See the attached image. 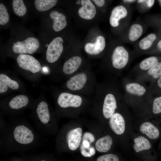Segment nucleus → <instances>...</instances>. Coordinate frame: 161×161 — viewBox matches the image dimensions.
<instances>
[{"label": "nucleus", "mask_w": 161, "mask_h": 161, "mask_svg": "<svg viewBox=\"0 0 161 161\" xmlns=\"http://www.w3.org/2000/svg\"><path fill=\"white\" fill-rule=\"evenodd\" d=\"M49 15L53 21L52 27L55 31L59 32L66 27L67 21L66 17L64 14L53 11L50 13Z\"/></svg>", "instance_id": "19"}, {"label": "nucleus", "mask_w": 161, "mask_h": 161, "mask_svg": "<svg viewBox=\"0 0 161 161\" xmlns=\"http://www.w3.org/2000/svg\"><path fill=\"white\" fill-rule=\"evenodd\" d=\"M108 55V65L105 71L107 77L116 78L126 69L136 57L131 50L119 41Z\"/></svg>", "instance_id": "1"}, {"label": "nucleus", "mask_w": 161, "mask_h": 161, "mask_svg": "<svg viewBox=\"0 0 161 161\" xmlns=\"http://www.w3.org/2000/svg\"><path fill=\"white\" fill-rule=\"evenodd\" d=\"M159 3L160 6L161 7V0H159L157 1Z\"/></svg>", "instance_id": "39"}, {"label": "nucleus", "mask_w": 161, "mask_h": 161, "mask_svg": "<svg viewBox=\"0 0 161 161\" xmlns=\"http://www.w3.org/2000/svg\"><path fill=\"white\" fill-rule=\"evenodd\" d=\"M29 100L27 96L19 95L13 97L9 102V106L12 109H18L27 106Z\"/></svg>", "instance_id": "24"}, {"label": "nucleus", "mask_w": 161, "mask_h": 161, "mask_svg": "<svg viewBox=\"0 0 161 161\" xmlns=\"http://www.w3.org/2000/svg\"><path fill=\"white\" fill-rule=\"evenodd\" d=\"M161 76V62L159 61L145 72L134 77V79L145 83L152 81Z\"/></svg>", "instance_id": "14"}, {"label": "nucleus", "mask_w": 161, "mask_h": 161, "mask_svg": "<svg viewBox=\"0 0 161 161\" xmlns=\"http://www.w3.org/2000/svg\"><path fill=\"white\" fill-rule=\"evenodd\" d=\"M0 81L13 89H17L19 87L18 84L17 82L11 79L8 76L4 74H0Z\"/></svg>", "instance_id": "28"}, {"label": "nucleus", "mask_w": 161, "mask_h": 161, "mask_svg": "<svg viewBox=\"0 0 161 161\" xmlns=\"http://www.w3.org/2000/svg\"><path fill=\"white\" fill-rule=\"evenodd\" d=\"M112 143V138L109 135H106L97 141L95 144V148L100 152H106L111 148Z\"/></svg>", "instance_id": "22"}, {"label": "nucleus", "mask_w": 161, "mask_h": 161, "mask_svg": "<svg viewBox=\"0 0 161 161\" xmlns=\"http://www.w3.org/2000/svg\"><path fill=\"white\" fill-rule=\"evenodd\" d=\"M40 46L38 39L34 37H29L22 41H18L14 44L12 50L15 53L20 54H32Z\"/></svg>", "instance_id": "8"}, {"label": "nucleus", "mask_w": 161, "mask_h": 161, "mask_svg": "<svg viewBox=\"0 0 161 161\" xmlns=\"http://www.w3.org/2000/svg\"><path fill=\"white\" fill-rule=\"evenodd\" d=\"M137 0H123L121 1V4H123L130 5L136 3Z\"/></svg>", "instance_id": "35"}, {"label": "nucleus", "mask_w": 161, "mask_h": 161, "mask_svg": "<svg viewBox=\"0 0 161 161\" xmlns=\"http://www.w3.org/2000/svg\"><path fill=\"white\" fill-rule=\"evenodd\" d=\"M105 38L102 35L98 36L94 43H88L84 47L86 52L91 55H98L105 49L106 46Z\"/></svg>", "instance_id": "15"}, {"label": "nucleus", "mask_w": 161, "mask_h": 161, "mask_svg": "<svg viewBox=\"0 0 161 161\" xmlns=\"http://www.w3.org/2000/svg\"><path fill=\"white\" fill-rule=\"evenodd\" d=\"M44 161V160H42V161Z\"/></svg>", "instance_id": "40"}, {"label": "nucleus", "mask_w": 161, "mask_h": 161, "mask_svg": "<svg viewBox=\"0 0 161 161\" xmlns=\"http://www.w3.org/2000/svg\"><path fill=\"white\" fill-rule=\"evenodd\" d=\"M13 135L16 140L23 144H27L31 143L34 136L31 131L23 125L16 126L14 129Z\"/></svg>", "instance_id": "12"}, {"label": "nucleus", "mask_w": 161, "mask_h": 161, "mask_svg": "<svg viewBox=\"0 0 161 161\" xmlns=\"http://www.w3.org/2000/svg\"><path fill=\"white\" fill-rule=\"evenodd\" d=\"M148 26L141 19L131 22L119 35V41L124 44H134L146 31Z\"/></svg>", "instance_id": "5"}, {"label": "nucleus", "mask_w": 161, "mask_h": 161, "mask_svg": "<svg viewBox=\"0 0 161 161\" xmlns=\"http://www.w3.org/2000/svg\"><path fill=\"white\" fill-rule=\"evenodd\" d=\"M91 143L89 141L86 140H82L81 144L86 148H89L90 147Z\"/></svg>", "instance_id": "37"}, {"label": "nucleus", "mask_w": 161, "mask_h": 161, "mask_svg": "<svg viewBox=\"0 0 161 161\" xmlns=\"http://www.w3.org/2000/svg\"><path fill=\"white\" fill-rule=\"evenodd\" d=\"M157 35L151 33L146 35L133 44V51L136 57L145 54L154 46L158 39Z\"/></svg>", "instance_id": "7"}, {"label": "nucleus", "mask_w": 161, "mask_h": 161, "mask_svg": "<svg viewBox=\"0 0 161 161\" xmlns=\"http://www.w3.org/2000/svg\"><path fill=\"white\" fill-rule=\"evenodd\" d=\"M36 112L39 120L43 123L47 124L49 122L50 115L47 104L45 102L42 101L38 104Z\"/></svg>", "instance_id": "21"}, {"label": "nucleus", "mask_w": 161, "mask_h": 161, "mask_svg": "<svg viewBox=\"0 0 161 161\" xmlns=\"http://www.w3.org/2000/svg\"><path fill=\"white\" fill-rule=\"evenodd\" d=\"M16 60L20 67L33 73L38 72L41 69V66L39 61L31 55L20 54L17 57Z\"/></svg>", "instance_id": "10"}, {"label": "nucleus", "mask_w": 161, "mask_h": 161, "mask_svg": "<svg viewBox=\"0 0 161 161\" xmlns=\"http://www.w3.org/2000/svg\"><path fill=\"white\" fill-rule=\"evenodd\" d=\"M95 139L94 135L92 133L89 132L84 133L82 138V140L88 141L91 143L94 141Z\"/></svg>", "instance_id": "33"}, {"label": "nucleus", "mask_w": 161, "mask_h": 161, "mask_svg": "<svg viewBox=\"0 0 161 161\" xmlns=\"http://www.w3.org/2000/svg\"><path fill=\"white\" fill-rule=\"evenodd\" d=\"M88 97L81 95L70 92H63L59 95L57 103L62 108H78L81 106L83 101Z\"/></svg>", "instance_id": "6"}, {"label": "nucleus", "mask_w": 161, "mask_h": 161, "mask_svg": "<svg viewBox=\"0 0 161 161\" xmlns=\"http://www.w3.org/2000/svg\"><path fill=\"white\" fill-rule=\"evenodd\" d=\"M154 0H137L136 7L138 11L143 14L147 12L154 5Z\"/></svg>", "instance_id": "26"}, {"label": "nucleus", "mask_w": 161, "mask_h": 161, "mask_svg": "<svg viewBox=\"0 0 161 161\" xmlns=\"http://www.w3.org/2000/svg\"><path fill=\"white\" fill-rule=\"evenodd\" d=\"M8 89L7 86L2 82L0 81V93L5 92Z\"/></svg>", "instance_id": "34"}, {"label": "nucleus", "mask_w": 161, "mask_h": 161, "mask_svg": "<svg viewBox=\"0 0 161 161\" xmlns=\"http://www.w3.org/2000/svg\"><path fill=\"white\" fill-rule=\"evenodd\" d=\"M157 80V85L161 89V76Z\"/></svg>", "instance_id": "38"}, {"label": "nucleus", "mask_w": 161, "mask_h": 161, "mask_svg": "<svg viewBox=\"0 0 161 161\" xmlns=\"http://www.w3.org/2000/svg\"><path fill=\"white\" fill-rule=\"evenodd\" d=\"M63 39L60 37L54 38L48 45L46 52V58L49 63L57 61L63 51Z\"/></svg>", "instance_id": "9"}, {"label": "nucleus", "mask_w": 161, "mask_h": 161, "mask_svg": "<svg viewBox=\"0 0 161 161\" xmlns=\"http://www.w3.org/2000/svg\"><path fill=\"white\" fill-rule=\"evenodd\" d=\"M125 102L133 105L146 104L152 93L145 83L135 79L124 78L120 83Z\"/></svg>", "instance_id": "2"}, {"label": "nucleus", "mask_w": 161, "mask_h": 161, "mask_svg": "<svg viewBox=\"0 0 161 161\" xmlns=\"http://www.w3.org/2000/svg\"><path fill=\"white\" fill-rule=\"evenodd\" d=\"M95 4L99 7H102L105 5L106 1L104 0H92Z\"/></svg>", "instance_id": "36"}, {"label": "nucleus", "mask_w": 161, "mask_h": 161, "mask_svg": "<svg viewBox=\"0 0 161 161\" xmlns=\"http://www.w3.org/2000/svg\"><path fill=\"white\" fill-rule=\"evenodd\" d=\"M97 161H119L118 157L116 155L108 154L99 157Z\"/></svg>", "instance_id": "31"}, {"label": "nucleus", "mask_w": 161, "mask_h": 161, "mask_svg": "<svg viewBox=\"0 0 161 161\" xmlns=\"http://www.w3.org/2000/svg\"><path fill=\"white\" fill-rule=\"evenodd\" d=\"M140 130L142 133L145 134L149 138L151 139H156L160 136L159 129L149 122L143 123L141 125Z\"/></svg>", "instance_id": "20"}, {"label": "nucleus", "mask_w": 161, "mask_h": 161, "mask_svg": "<svg viewBox=\"0 0 161 161\" xmlns=\"http://www.w3.org/2000/svg\"><path fill=\"white\" fill-rule=\"evenodd\" d=\"M97 84L94 73L82 70L70 77L66 86L70 92L94 97Z\"/></svg>", "instance_id": "3"}, {"label": "nucleus", "mask_w": 161, "mask_h": 161, "mask_svg": "<svg viewBox=\"0 0 161 161\" xmlns=\"http://www.w3.org/2000/svg\"><path fill=\"white\" fill-rule=\"evenodd\" d=\"M159 62L158 58L155 56L147 57L138 63L130 71L134 77L146 72L157 63Z\"/></svg>", "instance_id": "11"}, {"label": "nucleus", "mask_w": 161, "mask_h": 161, "mask_svg": "<svg viewBox=\"0 0 161 161\" xmlns=\"http://www.w3.org/2000/svg\"><path fill=\"white\" fill-rule=\"evenodd\" d=\"M82 6L79 9L78 14L81 18L86 20L93 18L96 14L95 7L89 0H81Z\"/></svg>", "instance_id": "17"}, {"label": "nucleus", "mask_w": 161, "mask_h": 161, "mask_svg": "<svg viewBox=\"0 0 161 161\" xmlns=\"http://www.w3.org/2000/svg\"><path fill=\"white\" fill-rule=\"evenodd\" d=\"M132 15L131 6L120 4L111 11L109 19L110 25L120 35L131 22Z\"/></svg>", "instance_id": "4"}, {"label": "nucleus", "mask_w": 161, "mask_h": 161, "mask_svg": "<svg viewBox=\"0 0 161 161\" xmlns=\"http://www.w3.org/2000/svg\"><path fill=\"white\" fill-rule=\"evenodd\" d=\"M160 30H161V29H160Z\"/></svg>", "instance_id": "41"}, {"label": "nucleus", "mask_w": 161, "mask_h": 161, "mask_svg": "<svg viewBox=\"0 0 161 161\" xmlns=\"http://www.w3.org/2000/svg\"><path fill=\"white\" fill-rule=\"evenodd\" d=\"M152 97L150 100L151 103L152 113L155 114L161 113V96L154 99Z\"/></svg>", "instance_id": "29"}, {"label": "nucleus", "mask_w": 161, "mask_h": 161, "mask_svg": "<svg viewBox=\"0 0 161 161\" xmlns=\"http://www.w3.org/2000/svg\"><path fill=\"white\" fill-rule=\"evenodd\" d=\"M135 143L133 146L134 150L137 152L151 148V144L146 138L142 136H139L134 140Z\"/></svg>", "instance_id": "23"}, {"label": "nucleus", "mask_w": 161, "mask_h": 161, "mask_svg": "<svg viewBox=\"0 0 161 161\" xmlns=\"http://www.w3.org/2000/svg\"><path fill=\"white\" fill-rule=\"evenodd\" d=\"M83 60L80 56H73L68 59L64 64L62 71L66 75L70 77L80 71Z\"/></svg>", "instance_id": "13"}, {"label": "nucleus", "mask_w": 161, "mask_h": 161, "mask_svg": "<svg viewBox=\"0 0 161 161\" xmlns=\"http://www.w3.org/2000/svg\"><path fill=\"white\" fill-rule=\"evenodd\" d=\"M109 123L111 129L116 134L121 135L124 132L125 123L122 114L119 112L114 113L109 119Z\"/></svg>", "instance_id": "16"}, {"label": "nucleus", "mask_w": 161, "mask_h": 161, "mask_svg": "<svg viewBox=\"0 0 161 161\" xmlns=\"http://www.w3.org/2000/svg\"><path fill=\"white\" fill-rule=\"evenodd\" d=\"M57 1L56 0H35L34 1V5L37 10L44 12L54 7Z\"/></svg>", "instance_id": "25"}, {"label": "nucleus", "mask_w": 161, "mask_h": 161, "mask_svg": "<svg viewBox=\"0 0 161 161\" xmlns=\"http://www.w3.org/2000/svg\"><path fill=\"white\" fill-rule=\"evenodd\" d=\"M9 17L7 9L5 5L0 4V24L4 25L9 21Z\"/></svg>", "instance_id": "30"}, {"label": "nucleus", "mask_w": 161, "mask_h": 161, "mask_svg": "<svg viewBox=\"0 0 161 161\" xmlns=\"http://www.w3.org/2000/svg\"><path fill=\"white\" fill-rule=\"evenodd\" d=\"M82 130L77 128L69 131L66 136V140L69 149L72 151L76 150L79 146L81 140Z\"/></svg>", "instance_id": "18"}, {"label": "nucleus", "mask_w": 161, "mask_h": 161, "mask_svg": "<svg viewBox=\"0 0 161 161\" xmlns=\"http://www.w3.org/2000/svg\"><path fill=\"white\" fill-rule=\"evenodd\" d=\"M12 5L14 12L18 16H22L26 14L27 8L23 0H13Z\"/></svg>", "instance_id": "27"}, {"label": "nucleus", "mask_w": 161, "mask_h": 161, "mask_svg": "<svg viewBox=\"0 0 161 161\" xmlns=\"http://www.w3.org/2000/svg\"><path fill=\"white\" fill-rule=\"evenodd\" d=\"M153 47L149 51L146 52L145 55H151L155 52L156 51L161 52V39L156 42Z\"/></svg>", "instance_id": "32"}]
</instances>
